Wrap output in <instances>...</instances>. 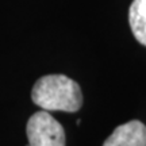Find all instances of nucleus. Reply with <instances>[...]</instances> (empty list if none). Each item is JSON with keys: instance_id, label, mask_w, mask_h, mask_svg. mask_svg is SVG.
Returning a JSON list of instances; mask_svg holds the SVG:
<instances>
[{"instance_id": "f03ea898", "label": "nucleus", "mask_w": 146, "mask_h": 146, "mask_svg": "<svg viewBox=\"0 0 146 146\" xmlns=\"http://www.w3.org/2000/svg\"><path fill=\"white\" fill-rule=\"evenodd\" d=\"M29 146H65V131L47 111H38L27 122Z\"/></svg>"}, {"instance_id": "7ed1b4c3", "label": "nucleus", "mask_w": 146, "mask_h": 146, "mask_svg": "<svg viewBox=\"0 0 146 146\" xmlns=\"http://www.w3.org/2000/svg\"><path fill=\"white\" fill-rule=\"evenodd\" d=\"M103 146H146V126L139 120L118 126Z\"/></svg>"}, {"instance_id": "20e7f679", "label": "nucleus", "mask_w": 146, "mask_h": 146, "mask_svg": "<svg viewBox=\"0 0 146 146\" xmlns=\"http://www.w3.org/2000/svg\"><path fill=\"white\" fill-rule=\"evenodd\" d=\"M129 23L135 39L146 46V0H133L129 11Z\"/></svg>"}, {"instance_id": "f257e3e1", "label": "nucleus", "mask_w": 146, "mask_h": 146, "mask_svg": "<svg viewBox=\"0 0 146 146\" xmlns=\"http://www.w3.org/2000/svg\"><path fill=\"white\" fill-rule=\"evenodd\" d=\"M31 99L43 111L76 112L83 104L78 84L65 74H47L35 83Z\"/></svg>"}]
</instances>
